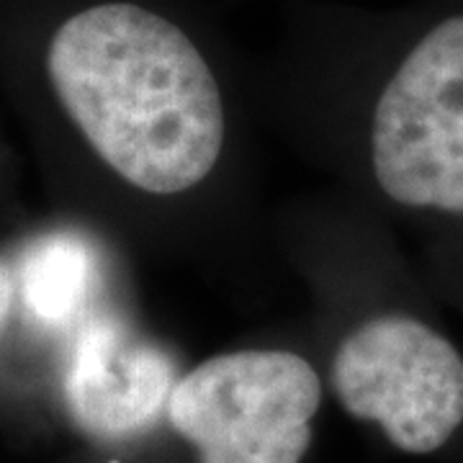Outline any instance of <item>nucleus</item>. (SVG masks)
Here are the masks:
<instances>
[{"label":"nucleus","mask_w":463,"mask_h":463,"mask_svg":"<svg viewBox=\"0 0 463 463\" xmlns=\"http://www.w3.org/2000/svg\"><path fill=\"white\" fill-rule=\"evenodd\" d=\"M347 412L379 422L404 453H432L463 422V358L440 332L389 315L347 335L332 364Z\"/></svg>","instance_id":"obj_4"},{"label":"nucleus","mask_w":463,"mask_h":463,"mask_svg":"<svg viewBox=\"0 0 463 463\" xmlns=\"http://www.w3.org/2000/svg\"><path fill=\"white\" fill-rule=\"evenodd\" d=\"M178 365L116 315L85 325L67 365L65 399L80 430L99 440H127L167 412Z\"/></svg>","instance_id":"obj_5"},{"label":"nucleus","mask_w":463,"mask_h":463,"mask_svg":"<svg viewBox=\"0 0 463 463\" xmlns=\"http://www.w3.org/2000/svg\"><path fill=\"white\" fill-rule=\"evenodd\" d=\"M14 276L8 270V265L0 260V330L8 319V312H11V304H14Z\"/></svg>","instance_id":"obj_7"},{"label":"nucleus","mask_w":463,"mask_h":463,"mask_svg":"<svg viewBox=\"0 0 463 463\" xmlns=\"http://www.w3.org/2000/svg\"><path fill=\"white\" fill-rule=\"evenodd\" d=\"M96 281V255L83 237L57 232L36 240L21 263V297L47 325L80 312Z\"/></svg>","instance_id":"obj_6"},{"label":"nucleus","mask_w":463,"mask_h":463,"mask_svg":"<svg viewBox=\"0 0 463 463\" xmlns=\"http://www.w3.org/2000/svg\"><path fill=\"white\" fill-rule=\"evenodd\" d=\"M371 155L392 201L463 214V8L404 39L376 96Z\"/></svg>","instance_id":"obj_2"},{"label":"nucleus","mask_w":463,"mask_h":463,"mask_svg":"<svg viewBox=\"0 0 463 463\" xmlns=\"http://www.w3.org/2000/svg\"><path fill=\"white\" fill-rule=\"evenodd\" d=\"M52 90L106 165L149 194L201 183L224 145V93L199 36L167 8L99 0L44 50Z\"/></svg>","instance_id":"obj_1"},{"label":"nucleus","mask_w":463,"mask_h":463,"mask_svg":"<svg viewBox=\"0 0 463 463\" xmlns=\"http://www.w3.org/2000/svg\"><path fill=\"white\" fill-rule=\"evenodd\" d=\"M322 402L319 376L286 350H240L196 365L167 402L201 463H298Z\"/></svg>","instance_id":"obj_3"}]
</instances>
